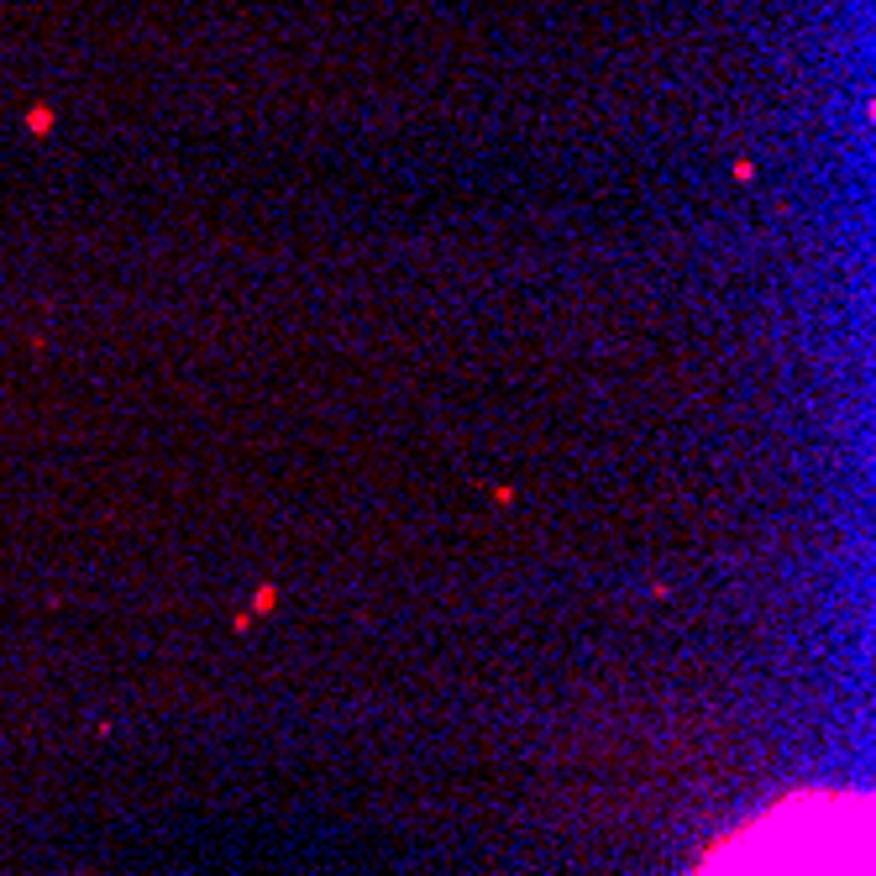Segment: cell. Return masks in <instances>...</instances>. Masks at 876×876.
Instances as JSON below:
<instances>
[{
	"mask_svg": "<svg viewBox=\"0 0 876 876\" xmlns=\"http://www.w3.org/2000/svg\"><path fill=\"white\" fill-rule=\"evenodd\" d=\"M693 876H871V803L793 793L719 840Z\"/></svg>",
	"mask_w": 876,
	"mask_h": 876,
	"instance_id": "6da1fadb",
	"label": "cell"
}]
</instances>
